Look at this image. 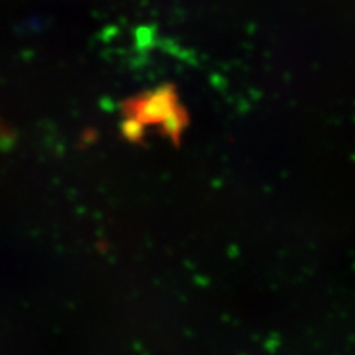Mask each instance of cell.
<instances>
[{"label":"cell","instance_id":"6da1fadb","mask_svg":"<svg viewBox=\"0 0 355 355\" xmlns=\"http://www.w3.org/2000/svg\"><path fill=\"white\" fill-rule=\"evenodd\" d=\"M158 123L163 130L178 133L184 125V114L178 107L175 94L166 91H158L155 94H145L140 99L132 101L128 105V133L133 137L135 130L141 127Z\"/></svg>","mask_w":355,"mask_h":355}]
</instances>
